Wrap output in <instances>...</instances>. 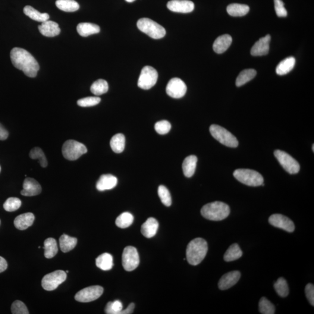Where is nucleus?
<instances>
[{
  "label": "nucleus",
  "mask_w": 314,
  "mask_h": 314,
  "mask_svg": "<svg viewBox=\"0 0 314 314\" xmlns=\"http://www.w3.org/2000/svg\"><path fill=\"white\" fill-rule=\"evenodd\" d=\"M275 9L278 17H286L288 15L287 9L285 8L284 3L282 0H274Z\"/></svg>",
  "instance_id": "de8ad7c7"
},
{
  "label": "nucleus",
  "mask_w": 314,
  "mask_h": 314,
  "mask_svg": "<svg viewBox=\"0 0 314 314\" xmlns=\"http://www.w3.org/2000/svg\"><path fill=\"white\" fill-rule=\"evenodd\" d=\"M45 256L47 259H52L55 256L58 251L57 243L54 238L49 237L44 242Z\"/></svg>",
  "instance_id": "c756f323"
},
{
  "label": "nucleus",
  "mask_w": 314,
  "mask_h": 314,
  "mask_svg": "<svg viewBox=\"0 0 314 314\" xmlns=\"http://www.w3.org/2000/svg\"><path fill=\"white\" fill-rule=\"evenodd\" d=\"M67 277V273L62 270H57L44 276L42 281V287L47 291L54 290L65 281Z\"/></svg>",
  "instance_id": "6e6552de"
},
{
  "label": "nucleus",
  "mask_w": 314,
  "mask_h": 314,
  "mask_svg": "<svg viewBox=\"0 0 314 314\" xmlns=\"http://www.w3.org/2000/svg\"><path fill=\"white\" fill-rule=\"evenodd\" d=\"M12 64L16 68L23 71L25 75L35 78L40 70V66L36 59L26 50L15 47L10 54Z\"/></svg>",
  "instance_id": "f257e3e1"
},
{
  "label": "nucleus",
  "mask_w": 314,
  "mask_h": 314,
  "mask_svg": "<svg viewBox=\"0 0 314 314\" xmlns=\"http://www.w3.org/2000/svg\"><path fill=\"white\" fill-rule=\"evenodd\" d=\"M126 1L128 2H132L135 1V0H125Z\"/></svg>",
  "instance_id": "864d4df0"
},
{
  "label": "nucleus",
  "mask_w": 314,
  "mask_h": 314,
  "mask_svg": "<svg viewBox=\"0 0 314 314\" xmlns=\"http://www.w3.org/2000/svg\"><path fill=\"white\" fill-rule=\"evenodd\" d=\"M8 268V263L3 257L0 256V273L4 272Z\"/></svg>",
  "instance_id": "3c124183"
},
{
  "label": "nucleus",
  "mask_w": 314,
  "mask_h": 314,
  "mask_svg": "<svg viewBox=\"0 0 314 314\" xmlns=\"http://www.w3.org/2000/svg\"><path fill=\"white\" fill-rule=\"evenodd\" d=\"M0 172H1V166H0Z\"/></svg>",
  "instance_id": "6e6d98bb"
},
{
  "label": "nucleus",
  "mask_w": 314,
  "mask_h": 314,
  "mask_svg": "<svg viewBox=\"0 0 314 314\" xmlns=\"http://www.w3.org/2000/svg\"><path fill=\"white\" fill-rule=\"evenodd\" d=\"M257 72L253 69H248L241 71L236 80V85L240 87L249 82L256 76Z\"/></svg>",
  "instance_id": "f704fd0d"
},
{
  "label": "nucleus",
  "mask_w": 314,
  "mask_h": 314,
  "mask_svg": "<svg viewBox=\"0 0 314 314\" xmlns=\"http://www.w3.org/2000/svg\"><path fill=\"white\" fill-rule=\"evenodd\" d=\"M187 92V86L180 78H175L169 81L166 87V92L169 96L174 99L183 97Z\"/></svg>",
  "instance_id": "ddd939ff"
},
{
  "label": "nucleus",
  "mask_w": 314,
  "mask_h": 314,
  "mask_svg": "<svg viewBox=\"0 0 314 314\" xmlns=\"http://www.w3.org/2000/svg\"><path fill=\"white\" fill-rule=\"evenodd\" d=\"M171 125L167 121L163 120L157 122L155 125V130L159 134H165L170 131Z\"/></svg>",
  "instance_id": "49530a36"
},
{
  "label": "nucleus",
  "mask_w": 314,
  "mask_h": 314,
  "mask_svg": "<svg viewBox=\"0 0 314 314\" xmlns=\"http://www.w3.org/2000/svg\"><path fill=\"white\" fill-rule=\"evenodd\" d=\"M274 156L282 167L290 174H296L300 171V166L296 159L283 151L276 150Z\"/></svg>",
  "instance_id": "9d476101"
},
{
  "label": "nucleus",
  "mask_w": 314,
  "mask_h": 314,
  "mask_svg": "<svg viewBox=\"0 0 314 314\" xmlns=\"http://www.w3.org/2000/svg\"><path fill=\"white\" fill-rule=\"evenodd\" d=\"M230 212L229 206L221 202L207 204L201 209V213L204 218L213 221H222L227 218Z\"/></svg>",
  "instance_id": "7ed1b4c3"
},
{
  "label": "nucleus",
  "mask_w": 314,
  "mask_h": 314,
  "mask_svg": "<svg viewBox=\"0 0 314 314\" xmlns=\"http://www.w3.org/2000/svg\"><path fill=\"white\" fill-rule=\"evenodd\" d=\"M232 38L229 34L220 36L213 43V50L217 54H222L231 46Z\"/></svg>",
  "instance_id": "5701e85b"
},
{
  "label": "nucleus",
  "mask_w": 314,
  "mask_h": 314,
  "mask_svg": "<svg viewBox=\"0 0 314 314\" xmlns=\"http://www.w3.org/2000/svg\"><path fill=\"white\" fill-rule=\"evenodd\" d=\"M259 312L262 314H274L275 307L266 298L262 297L259 302Z\"/></svg>",
  "instance_id": "ea45409f"
},
{
  "label": "nucleus",
  "mask_w": 314,
  "mask_h": 314,
  "mask_svg": "<svg viewBox=\"0 0 314 314\" xmlns=\"http://www.w3.org/2000/svg\"><path fill=\"white\" fill-rule=\"evenodd\" d=\"M169 10L178 13H190L194 9V4L189 0H171L167 4Z\"/></svg>",
  "instance_id": "2eb2a0df"
},
{
  "label": "nucleus",
  "mask_w": 314,
  "mask_h": 314,
  "mask_svg": "<svg viewBox=\"0 0 314 314\" xmlns=\"http://www.w3.org/2000/svg\"><path fill=\"white\" fill-rule=\"evenodd\" d=\"M8 131L0 124V140H5L8 137Z\"/></svg>",
  "instance_id": "8fccbe9b"
},
{
  "label": "nucleus",
  "mask_w": 314,
  "mask_h": 314,
  "mask_svg": "<svg viewBox=\"0 0 314 314\" xmlns=\"http://www.w3.org/2000/svg\"><path fill=\"white\" fill-rule=\"evenodd\" d=\"M110 146L115 153H121L125 149V137L123 134L118 133L114 135L110 141Z\"/></svg>",
  "instance_id": "7c9ffc66"
},
{
  "label": "nucleus",
  "mask_w": 314,
  "mask_h": 314,
  "mask_svg": "<svg viewBox=\"0 0 314 314\" xmlns=\"http://www.w3.org/2000/svg\"><path fill=\"white\" fill-rule=\"evenodd\" d=\"M295 64H296V59L292 56L284 59L276 67V74L282 76L289 73L294 68Z\"/></svg>",
  "instance_id": "bb28decb"
},
{
  "label": "nucleus",
  "mask_w": 314,
  "mask_h": 314,
  "mask_svg": "<svg viewBox=\"0 0 314 314\" xmlns=\"http://www.w3.org/2000/svg\"><path fill=\"white\" fill-rule=\"evenodd\" d=\"M306 296L307 300L313 306H314V286L312 284L306 285L305 288Z\"/></svg>",
  "instance_id": "09e8293b"
},
{
  "label": "nucleus",
  "mask_w": 314,
  "mask_h": 314,
  "mask_svg": "<svg viewBox=\"0 0 314 314\" xmlns=\"http://www.w3.org/2000/svg\"><path fill=\"white\" fill-rule=\"evenodd\" d=\"M275 290L279 296L286 297L289 293L287 281L284 278H279L274 284Z\"/></svg>",
  "instance_id": "4c0bfd02"
},
{
  "label": "nucleus",
  "mask_w": 314,
  "mask_h": 314,
  "mask_svg": "<svg viewBox=\"0 0 314 314\" xmlns=\"http://www.w3.org/2000/svg\"><path fill=\"white\" fill-rule=\"evenodd\" d=\"M103 291L104 288L100 286H92L78 292L75 298L78 302L89 303L98 299L103 294Z\"/></svg>",
  "instance_id": "f8f14e48"
},
{
  "label": "nucleus",
  "mask_w": 314,
  "mask_h": 314,
  "mask_svg": "<svg viewBox=\"0 0 314 314\" xmlns=\"http://www.w3.org/2000/svg\"><path fill=\"white\" fill-rule=\"evenodd\" d=\"M118 183L117 178L111 174L102 175L97 182V189L100 191L111 190Z\"/></svg>",
  "instance_id": "aec40b11"
},
{
  "label": "nucleus",
  "mask_w": 314,
  "mask_h": 314,
  "mask_svg": "<svg viewBox=\"0 0 314 314\" xmlns=\"http://www.w3.org/2000/svg\"><path fill=\"white\" fill-rule=\"evenodd\" d=\"M123 310V305L120 301L115 300L108 302L105 307V312L107 314H120Z\"/></svg>",
  "instance_id": "37998d69"
},
{
  "label": "nucleus",
  "mask_w": 314,
  "mask_h": 314,
  "mask_svg": "<svg viewBox=\"0 0 314 314\" xmlns=\"http://www.w3.org/2000/svg\"><path fill=\"white\" fill-rule=\"evenodd\" d=\"M269 222L274 227L282 229L290 233L294 231L295 226L293 222L285 215L279 213L273 214L269 218Z\"/></svg>",
  "instance_id": "4468645a"
},
{
  "label": "nucleus",
  "mask_w": 314,
  "mask_h": 314,
  "mask_svg": "<svg viewBox=\"0 0 314 314\" xmlns=\"http://www.w3.org/2000/svg\"><path fill=\"white\" fill-rule=\"evenodd\" d=\"M87 152L86 147L76 140H68L62 146V155L70 161H75Z\"/></svg>",
  "instance_id": "423d86ee"
},
{
  "label": "nucleus",
  "mask_w": 314,
  "mask_h": 314,
  "mask_svg": "<svg viewBox=\"0 0 314 314\" xmlns=\"http://www.w3.org/2000/svg\"><path fill=\"white\" fill-rule=\"evenodd\" d=\"M134 304L131 303L130 305L125 310H122L120 314H132L134 309Z\"/></svg>",
  "instance_id": "603ef678"
},
{
  "label": "nucleus",
  "mask_w": 314,
  "mask_h": 314,
  "mask_svg": "<svg viewBox=\"0 0 314 314\" xmlns=\"http://www.w3.org/2000/svg\"><path fill=\"white\" fill-rule=\"evenodd\" d=\"M29 156L31 159H38L40 165L43 168L47 167L48 165V161H47L45 153L39 147H35L31 150L29 153Z\"/></svg>",
  "instance_id": "58836bf2"
},
{
  "label": "nucleus",
  "mask_w": 314,
  "mask_h": 314,
  "mask_svg": "<svg viewBox=\"0 0 314 314\" xmlns=\"http://www.w3.org/2000/svg\"><path fill=\"white\" fill-rule=\"evenodd\" d=\"M140 263L139 253L136 248L127 246L122 254V265L127 271H132L137 268Z\"/></svg>",
  "instance_id": "9b49d317"
},
{
  "label": "nucleus",
  "mask_w": 314,
  "mask_h": 314,
  "mask_svg": "<svg viewBox=\"0 0 314 314\" xmlns=\"http://www.w3.org/2000/svg\"><path fill=\"white\" fill-rule=\"evenodd\" d=\"M77 238L71 237L67 235H62L59 238V247L62 252L68 253L74 249L77 246Z\"/></svg>",
  "instance_id": "c85d7f7f"
},
{
  "label": "nucleus",
  "mask_w": 314,
  "mask_h": 314,
  "mask_svg": "<svg viewBox=\"0 0 314 314\" xmlns=\"http://www.w3.org/2000/svg\"><path fill=\"white\" fill-rule=\"evenodd\" d=\"M34 219L33 213L27 212L23 213L16 217L14 220V225L19 230H25L33 225Z\"/></svg>",
  "instance_id": "4be33fe9"
},
{
  "label": "nucleus",
  "mask_w": 314,
  "mask_h": 314,
  "mask_svg": "<svg viewBox=\"0 0 314 314\" xmlns=\"http://www.w3.org/2000/svg\"><path fill=\"white\" fill-rule=\"evenodd\" d=\"M158 196L161 202L166 207H169L172 204V198L170 192L167 188L161 185L158 189Z\"/></svg>",
  "instance_id": "79ce46f5"
},
{
  "label": "nucleus",
  "mask_w": 314,
  "mask_h": 314,
  "mask_svg": "<svg viewBox=\"0 0 314 314\" xmlns=\"http://www.w3.org/2000/svg\"><path fill=\"white\" fill-rule=\"evenodd\" d=\"M208 244L202 238H194L188 244L186 259L191 265H197L205 259L208 251Z\"/></svg>",
  "instance_id": "f03ea898"
},
{
  "label": "nucleus",
  "mask_w": 314,
  "mask_h": 314,
  "mask_svg": "<svg viewBox=\"0 0 314 314\" xmlns=\"http://www.w3.org/2000/svg\"><path fill=\"white\" fill-rule=\"evenodd\" d=\"M42 192V187L39 182L33 178H27L24 181L21 194L24 196H35Z\"/></svg>",
  "instance_id": "f3484780"
},
{
  "label": "nucleus",
  "mask_w": 314,
  "mask_h": 314,
  "mask_svg": "<svg viewBox=\"0 0 314 314\" xmlns=\"http://www.w3.org/2000/svg\"><path fill=\"white\" fill-rule=\"evenodd\" d=\"M234 177L238 181L249 186H262L263 178L259 172L249 169H238L234 172Z\"/></svg>",
  "instance_id": "39448f33"
},
{
  "label": "nucleus",
  "mask_w": 314,
  "mask_h": 314,
  "mask_svg": "<svg viewBox=\"0 0 314 314\" xmlns=\"http://www.w3.org/2000/svg\"><path fill=\"white\" fill-rule=\"evenodd\" d=\"M100 102H101V99L99 97H88L78 100L77 104L78 106H81V107H89V106L99 105Z\"/></svg>",
  "instance_id": "c03bdc74"
},
{
  "label": "nucleus",
  "mask_w": 314,
  "mask_h": 314,
  "mask_svg": "<svg viewBox=\"0 0 314 314\" xmlns=\"http://www.w3.org/2000/svg\"><path fill=\"white\" fill-rule=\"evenodd\" d=\"M158 72L155 68L146 66L141 71L138 86L144 90H149L152 88L158 80Z\"/></svg>",
  "instance_id": "1a4fd4ad"
},
{
  "label": "nucleus",
  "mask_w": 314,
  "mask_h": 314,
  "mask_svg": "<svg viewBox=\"0 0 314 314\" xmlns=\"http://www.w3.org/2000/svg\"><path fill=\"white\" fill-rule=\"evenodd\" d=\"M138 29L154 39H160L166 34V30L161 25L149 18H141L137 21Z\"/></svg>",
  "instance_id": "20e7f679"
},
{
  "label": "nucleus",
  "mask_w": 314,
  "mask_h": 314,
  "mask_svg": "<svg viewBox=\"0 0 314 314\" xmlns=\"http://www.w3.org/2000/svg\"><path fill=\"white\" fill-rule=\"evenodd\" d=\"M77 29L78 34L82 37L92 35L99 33L100 31V28L98 25L87 23L78 24Z\"/></svg>",
  "instance_id": "393cba45"
},
{
  "label": "nucleus",
  "mask_w": 314,
  "mask_h": 314,
  "mask_svg": "<svg viewBox=\"0 0 314 314\" xmlns=\"http://www.w3.org/2000/svg\"><path fill=\"white\" fill-rule=\"evenodd\" d=\"M91 92L94 95L100 96L108 92V84L107 81L103 79H99L94 81L90 87Z\"/></svg>",
  "instance_id": "c9c22d12"
},
{
  "label": "nucleus",
  "mask_w": 314,
  "mask_h": 314,
  "mask_svg": "<svg viewBox=\"0 0 314 314\" xmlns=\"http://www.w3.org/2000/svg\"><path fill=\"white\" fill-rule=\"evenodd\" d=\"M197 158L195 156H190L184 159L182 169H183V174L185 177L191 178L195 173Z\"/></svg>",
  "instance_id": "b1692460"
},
{
  "label": "nucleus",
  "mask_w": 314,
  "mask_h": 314,
  "mask_svg": "<svg viewBox=\"0 0 314 314\" xmlns=\"http://www.w3.org/2000/svg\"><path fill=\"white\" fill-rule=\"evenodd\" d=\"M241 274L239 271H234L227 273L222 276L218 282L220 290H228L237 284L240 278Z\"/></svg>",
  "instance_id": "dca6fc26"
},
{
  "label": "nucleus",
  "mask_w": 314,
  "mask_h": 314,
  "mask_svg": "<svg viewBox=\"0 0 314 314\" xmlns=\"http://www.w3.org/2000/svg\"><path fill=\"white\" fill-rule=\"evenodd\" d=\"M134 217L131 213L128 212H125L116 219L115 224L118 227L124 229L130 227L133 224Z\"/></svg>",
  "instance_id": "e433bc0d"
},
{
  "label": "nucleus",
  "mask_w": 314,
  "mask_h": 314,
  "mask_svg": "<svg viewBox=\"0 0 314 314\" xmlns=\"http://www.w3.org/2000/svg\"><path fill=\"white\" fill-rule=\"evenodd\" d=\"M249 6L244 4H232L228 6V13L232 17H243L249 12Z\"/></svg>",
  "instance_id": "72a5a7b5"
},
{
  "label": "nucleus",
  "mask_w": 314,
  "mask_h": 314,
  "mask_svg": "<svg viewBox=\"0 0 314 314\" xmlns=\"http://www.w3.org/2000/svg\"><path fill=\"white\" fill-rule=\"evenodd\" d=\"M22 202L20 199L16 197H10L6 200L3 207L5 211L13 212L20 208Z\"/></svg>",
  "instance_id": "a19ab883"
},
{
  "label": "nucleus",
  "mask_w": 314,
  "mask_h": 314,
  "mask_svg": "<svg viewBox=\"0 0 314 314\" xmlns=\"http://www.w3.org/2000/svg\"><path fill=\"white\" fill-rule=\"evenodd\" d=\"M313 151L314 152V144L313 145Z\"/></svg>",
  "instance_id": "5fc2aeb1"
},
{
  "label": "nucleus",
  "mask_w": 314,
  "mask_h": 314,
  "mask_svg": "<svg viewBox=\"0 0 314 314\" xmlns=\"http://www.w3.org/2000/svg\"><path fill=\"white\" fill-rule=\"evenodd\" d=\"M271 36L269 34L262 37L254 44L251 50V54L253 56H262L268 54L269 51V43Z\"/></svg>",
  "instance_id": "a211bd4d"
},
{
  "label": "nucleus",
  "mask_w": 314,
  "mask_h": 314,
  "mask_svg": "<svg viewBox=\"0 0 314 314\" xmlns=\"http://www.w3.org/2000/svg\"><path fill=\"white\" fill-rule=\"evenodd\" d=\"M11 312L13 314H29L25 304L20 300L15 301L12 304Z\"/></svg>",
  "instance_id": "a18cd8bd"
},
{
  "label": "nucleus",
  "mask_w": 314,
  "mask_h": 314,
  "mask_svg": "<svg viewBox=\"0 0 314 314\" xmlns=\"http://www.w3.org/2000/svg\"><path fill=\"white\" fill-rule=\"evenodd\" d=\"M158 227V222L155 218H149L141 226V234L147 238L153 237L157 234Z\"/></svg>",
  "instance_id": "412c9836"
},
{
  "label": "nucleus",
  "mask_w": 314,
  "mask_h": 314,
  "mask_svg": "<svg viewBox=\"0 0 314 314\" xmlns=\"http://www.w3.org/2000/svg\"><path fill=\"white\" fill-rule=\"evenodd\" d=\"M243 255L242 251L236 243L232 244L226 251L224 259L225 262H231L239 259Z\"/></svg>",
  "instance_id": "2f4dec72"
},
{
  "label": "nucleus",
  "mask_w": 314,
  "mask_h": 314,
  "mask_svg": "<svg viewBox=\"0 0 314 314\" xmlns=\"http://www.w3.org/2000/svg\"><path fill=\"white\" fill-rule=\"evenodd\" d=\"M38 28L40 33L42 35L49 37L58 36L61 32L59 25L52 21L48 20L43 22L42 24L39 25Z\"/></svg>",
  "instance_id": "6ab92c4d"
},
{
  "label": "nucleus",
  "mask_w": 314,
  "mask_h": 314,
  "mask_svg": "<svg viewBox=\"0 0 314 314\" xmlns=\"http://www.w3.org/2000/svg\"><path fill=\"white\" fill-rule=\"evenodd\" d=\"M209 131L212 137L224 145L235 148L238 145V140L233 134L217 125H212Z\"/></svg>",
  "instance_id": "0eeeda50"
},
{
  "label": "nucleus",
  "mask_w": 314,
  "mask_h": 314,
  "mask_svg": "<svg viewBox=\"0 0 314 314\" xmlns=\"http://www.w3.org/2000/svg\"><path fill=\"white\" fill-rule=\"evenodd\" d=\"M55 5L60 10L68 12L77 11L80 7L75 0H56Z\"/></svg>",
  "instance_id": "473e14b6"
},
{
  "label": "nucleus",
  "mask_w": 314,
  "mask_h": 314,
  "mask_svg": "<svg viewBox=\"0 0 314 314\" xmlns=\"http://www.w3.org/2000/svg\"><path fill=\"white\" fill-rule=\"evenodd\" d=\"M96 265L103 271H109L114 266L113 257L111 254L105 253L99 256L96 260Z\"/></svg>",
  "instance_id": "a878e982"
},
{
  "label": "nucleus",
  "mask_w": 314,
  "mask_h": 314,
  "mask_svg": "<svg viewBox=\"0 0 314 314\" xmlns=\"http://www.w3.org/2000/svg\"><path fill=\"white\" fill-rule=\"evenodd\" d=\"M24 12L25 15L31 19V20L40 22V23H43V22L48 21L50 18V15L48 14L40 13V12L29 5H27L24 7Z\"/></svg>",
  "instance_id": "cd10ccee"
}]
</instances>
